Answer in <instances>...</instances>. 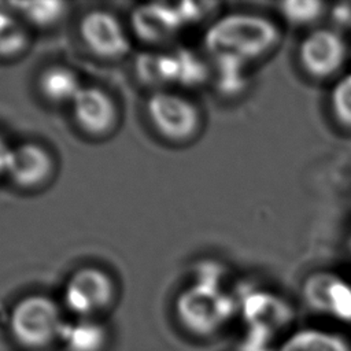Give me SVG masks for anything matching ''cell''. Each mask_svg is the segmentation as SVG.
Listing matches in <instances>:
<instances>
[{
    "label": "cell",
    "instance_id": "19",
    "mask_svg": "<svg viewBox=\"0 0 351 351\" xmlns=\"http://www.w3.org/2000/svg\"><path fill=\"white\" fill-rule=\"evenodd\" d=\"M215 60V82L218 89L229 96L241 93L248 86V66L226 60Z\"/></svg>",
    "mask_w": 351,
    "mask_h": 351
},
{
    "label": "cell",
    "instance_id": "11",
    "mask_svg": "<svg viewBox=\"0 0 351 351\" xmlns=\"http://www.w3.org/2000/svg\"><path fill=\"white\" fill-rule=\"evenodd\" d=\"M53 171L51 154L37 143H23L12 148L7 176L21 188L44 184Z\"/></svg>",
    "mask_w": 351,
    "mask_h": 351
},
{
    "label": "cell",
    "instance_id": "15",
    "mask_svg": "<svg viewBox=\"0 0 351 351\" xmlns=\"http://www.w3.org/2000/svg\"><path fill=\"white\" fill-rule=\"evenodd\" d=\"M140 78L155 86L178 82L177 53H144L137 60Z\"/></svg>",
    "mask_w": 351,
    "mask_h": 351
},
{
    "label": "cell",
    "instance_id": "4",
    "mask_svg": "<svg viewBox=\"0 0 351 351\" xmlns=\"http://www.w3.org/2000/svg\"><path fill=\"white\" fill-rule=\"evenodd\" d=\"M236 303L217 284L199 282L185 289L177 300L180 322L192 333L211 335L233 314Z\"/></svg>",
    "mask_w": 351,
    "mask_h": 351
},
{
    "label": "cell",
    "instance_id": "6",
    "mask_svg": "<svg viewBox=\"0 0 351 351\" xmlns=\"http://www.w3.org/2000/svg\"><path fill=\"white\" fill-rule=\"evenodd\" d=\"M304 304L321 314L351 322V282L330 270L308 273L300 285Z\"/></svg>",
    "mask_w": 351,
    "mask_h": 351
},
{
    "label": "cell",
    "instance_id": "12",
    "mask_svg": "<svg viewBox=\"0 0 351 351\" xmlns=\"http://www.w3.org/2000/svg\"><path fill=\"white\" fill-rule=\"evenodd\" d=\"M137 34L147 41H162L178 30L182 21L177 10L167 5H144L133 14Z\"/></svg>",
    "mask_w": 351,
    "mask_h": 351
},
{
    "label": "cell",
    "instance_id": "14",
    "mask_svg": "<svg viewBox=\"0 0 351 351\" xmlns=\"http://www.w3.org/2000/svg\"><path fill=\"white\" fill-rule=\"evenodd\" d=\"M60 339L69 351H100L106 344V329L100 324L81 318L74 324H64Z\"/></svg>",
    "mask_w": 351,
    "mask_h": 351
},
{
    "label": "cell",
    "instance_id": "9",
    "mask_svg": "<svg viewBox=\"0 0 351 351\" xmlns=\"http://www.w3.org/2000/svg\"><path fill=\"white\" fill-rule=\"evenodd\" d=\"M71 110L77 125L93 136L111 132L118 118L112 97L97 86H82L71 103Z\"/></svg>",
    "mask_w": 351,
    "mask_h": 351
},
{
    "label": "cell",
    "instance_id": "17",
    "mask_svg": "<svg viewBox=\"0 0 351 351\" xmlns=\"http://www.w3.org/2000/svg\"><path fill=\"white\" fill-rule=\"evenodd\" d=\"M280 351H351V348L340 336L318 330H302L293 335Z\"/></svg>",
    "mask_w": 351,
    "mask_h": 351
},
{
    "label": "cell",
    "instance_id": "22",
    "mask_svg": "<svg viewBox=\"0 0 351 351\" xmlns=\"http://www.w3.org/2000/svg\"><path fill=\"white\" fill-rule=\"evenodd\" d=\"M26 44L23 32L16 26L12 19L0 27V55L12 56L23 49Z\"/></svg>",
    "mask_w": 351,
    "mask_h": 351
},
{
    "label": "cell",
    "instance_id": "2",
    "mask_svg": "<svg viewBox=\"0 0 351 351\" xmlns=\"http://www.w3.org/2000/svg\"><path fill=\"white\" fill-rule=\"evenodd\" d=\"M348 59V40L343 32L332 26L311 27L296 47L299 69L314 81H335L346 73Z\"/></svg>",
    "mask_w": 351,
    "mask_h": 351
},
{
    "label": "cell",
    "instance_id": "24",
    "mask_svg": "<svg viewBox=\"0 0 351 351\" xmlns=\"http://www.w3.org/2000/svg\"><path fill=\"white\" fill-rule=\"evenodd\" d=\"M12 148L8 141L0 134V177L3 174L8 173V167H10V160H11V154H12Z\"/></svg>",
    "mask_w": 351,
    "mask_h": 351
},
{
    "label": "cell",
    "instance_id": "23",
    "mask_svg": "<svg viewBox=\"0 0 351 351\" xmlns=\"http://www.w3.org/2000/svg\"><path fill=\"white\" fill-rule=\"evenodd\" d=\"M328 15L332 21V27L346 32L347 29H351V3H339L335 5L329 4Z\"/></svg>",
    "mask_w": 351,
    "mask_h": 351
},
{
    "label": "cell",
    "instance_id": "16",
    "mask_svg": "<svg viewBox=\"0 0 351 351\" xmlns=\"http://www.w3.org/2000/svg\"><path fill=\"white\" fill-rule=\"evenodd\" d=\"M328 11L329 4L318 0H287L278 4L281 19L292 27L314 26L328 16Z\"/></svg>",
    "mask_w": 351,
    "mask_h": 351
},
{
    "label": "cell",
    "instance_id": "3",
    "mask_svg": "<svg viewBox=\"0 0 351 351\" xmlns=\"http://www.w3.org/2000/svg\"><path fill=\"white\" fill-rule=\"evenodd\" d=\"M64 324L59 306L44 295L25 296L14 306L10 317L15 341L32 350L44 348L59 339Z\"/></svg>",
    "mask_w": 351,
    "mask_h": 351
},
{
    "label": "cell",
    "instance_id": "18",
    "mask_svg": "<svg viewBox=\"0 0 351 351\" xmlns=\"http://www.w3.org/2000/svg\"><path fill=\"white\" fill-rule=\"evenodd\" d=\"M328 104L330 117L336 125L351 132V71L343 73L333 81Z\"/></svg>",
    "mask_w": 351,
    "mask_h": 351
},
{
    "label": "cell",
    "instance_id": "25",
    "mask_svg": "<svg viewBox=\"0 0 351 351\" xmlns=\"http://www.w3.org/2000/svg\"><path fill=\"white\" fill-rule=\"evenodd\" d=\"M350 59H351V44H350Z\"/></svg>",
    "mask_w": 351,
    "mask_h": 351
},
{
    "label": "cell",
    "instance_id": "13",
    "mask_svg": "<svg viewBox=\"0 0 351 351\" xmlns=\"http://www.w3.org/2000/svg\"><path fill=\"white\" fill-rule=\"evenodd\" d=\"M77 74L63 66L47 69L40 78V89L45 99L55 104H70L82 89Z\"/></svg>",
    "mask_w": 351,
    "mask_h": 351
},
{
    "label": "cell",
    "instance_id": "1",
    "mask_svg": "<svg viewBox=\"0 0 351 351\" xmlns=\"http://www.w3.org/2000/svg\"><path fill=\"white\" fill-rule=\"evenodd\" d=\"M282 38V27L273 18L237 11L221 16L211 25L206 36V47L214 59L250 66L274 53Z\"/></svg>",
    "mask_w": 351,
    "mask_h": 351
},
{
    "label": "cell",
    "instance_id": "20",
    "mask_svg": "<svg viewBox=\"0 0 351 351\" xmlns=\"http://www.w3.org/2000/svg\"><path fill=\"white\" fill-rule=\"evenodd\" d=\"M22 10V14L36 26H51L56 23L64 14L66 4L58 1L44 3H22L15 4Z\"/></svg>",
    "mask_w": 351,
    "mask_h": 351
},
{
    "label": "cell",
    "instance_id": "21",
    "mask_svg": "<svg viewBox=\"0 0 351 351\" xmlns=\"http://www.w3.org/2000/svg\"><path fill=\"white\" fill-rule=\"evenodd\" d=\"M178 59V82L188 85H200L210 77V69L207 64L192 52L177 53Z\"/></svg>",
    "mask_w": 351,
    "mask_h": 351
},
{
    "label": "cell",
    "instance_id": "5",
    "mask_svg": "<svg viewBox=\"0 0 351 351\" xmlns=\"http://www.w3.org/2000/svg\"><path fill=\"white\" fill-rule=\"evenodd\" d=\"M147 114L159 134L177 143L192 138L202 122L197 106L170 90L154 92L147 101Z\"/></svg>",
    "mask_w": 351,
    "mask_h": 351
},
{
    "label": "cell",
    "instance_id": "8",
    "mask_svg": "<svg viewBox=\"0 0 351 351\" xmlns=\"http://www.w3.org/2000/svg\"><path fill=\"white\" fill-rule=\"evenodd\" d=\"M80 36L92 53L104 59H118L130 51L122 23L104 10H93L82 16Z\"/></svg>",
    "mask_w": 351,
    "mask_h": 351
},
{
    "label": "cell",
    "instance_id": "7",
    "mask_svg": "<svg viewBox=\"0 0 351 351\" xmlns=\"http://www.w3.org/2000/svg\"><path fill=\"white\" fill-rule=\"evenodd\" d=\"M115 287L101 269L89 266L73 273L64 288L66 307L81 318L106 310L114 299Z\"/></svg>",
    "mask_w": 351,
    "mask_h": 351
},
{
    "label": "cell",
    "instance_id": "10",
    "mask_svg": "<svg viewBox=\"0 0 351 351\" xmlns=\"http://www.w3.org/2000/svg\"><path fill=\"white\" fill-rule=\"evenodd\" d=\"M243 314L250 330L267 337L293 318V308L285 299L266 291H252L243 300Z\"/></svg>",
    "mask_w": 351,
    "mask_h": 351
}]
</instances>
